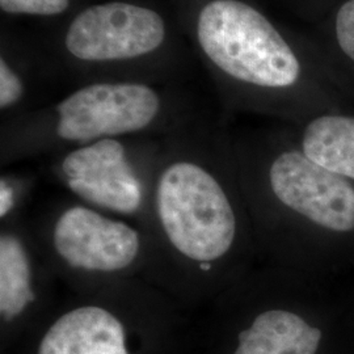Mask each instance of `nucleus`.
<instances>
[{
    "label": "nucleus",
    "instance_id": "1",
    "mask_svg": "<svg viewBox=\"0 0 354 354\" xmlns=\"http://www.w3.org/2000/svg\"><path fill=\"white\" fill-rule=\"evenodd\" d=\"M236 162L225 125L206 111L162 140L142 226L149 241L146 281L178 304L222 294L241 245L230 187Z\"/></svg>",
    "mask_w": 354,
    "mask_h": 354
},
{
    "label": "nucleus",
    "instance_id": "2",
    "mask_svg": "<svg viewBox=\"0 0 354 354\" xmlns=\"http://www.w3.org/2000/svg\"><path fill=\"white\" fill-rule=\"evenodd\" d=\"M177 24L228 106L292 114L344 92L308 30L253 0H169Z\"/></svg>",
    "mask_w": 354,
    "mask_h": 354
},
{
    "label": "nucleus",
    "instance_id": "3",
    "mask_svg": "<svg viewBox=\"0 0 354 354\" xmlns=\"http://www.w3.org/2000/svg\"><path fill=\"white\" fill-rule=\"evenodd\" d=\"M206 109L183 83L96 80L64 97L1 120L0 167L97 140L163 137Z\"/></svg>",
    "mask_w": 354,
    "mask_h": 354
},
{
    "label": "nucleus",
    "instance_id": "4",
    "mask_svg": "<svg viewBox=\"0 0 354 354\" xmlns=\"http://www.w3.org/2000/svg\"><path fill=\"white\" fill-rule=\"evenodd\" d=\"M44 45L61 79L183 83L192 51L172 10L150 0H91Z\"/></svg>",
    "mask_w": 354,
    "mask_h": 354
},
{
    "label": "nucleus",
    "instance_id": "5",
    "mask_svg": "<svg viewBox=\"0 0 354 354\" xmlns=\"http://www.w3.org/2000/svg\"><path fill=\"white\" fill-rule=\"evenodd\" d=\"M29 223L58 282L70 292L146 279L149 241L138 222L68 196Z\"/></svg>",
    "mask_w": 354,
    "mask_h": 354
},
{
    "label": "nucleus",
    "instance_id": "6",
    "mask_svg": "<svg viewBox=\"0 0 354 354\" xmlns=\"http://www.w3.org/2000/svg\"><path fill=\"white\" fill-rule=\"evenodd\" d=\"M163 137L97 140L53 155L46 167L70 197L142 225Z\"/></svg>",
    "mask_w": 354,
    "mask_h": 354
},
{
    "label": "nucleus",
    "instance_id": "7",
    "mask_svg": "<svg viewBox=\"0 0 354 354\" xmlns=\"http://www.w3.org/2000/svg\"><path fill=\"white\" fill-rule=\"evenodd\" d=\"M163 292L146 279L70 292L51 317L35 354H133L131 322Z\"/></svg>",
    "mask_w": 354,
    "mask_h": 354
},
{
    "label": "nucleus",
    "instance_id": "8",
    "mask_svg": "<svg viewBox=\"0 0 354 354\" xmlns=\"http://www.w3.org/2000/svg\"><path fill=\"white\" fill-rule=\"evenodd\" d=\"M266 188L281 207L320 227L354 230V185L310 160L299 145L276 146L266 155Z\"/></svg>",
    "mask_w": 354,
    "mask_h": 354
},
{
    "label": "nucleus",
    "instance_id": "9",
    "mask_svg": "<svg viewBox=\"0 0 354 354\" xmlns=\"http://www.w3.org/2000/svg\"><path fill=\"white\" fill-rule=\"evenodd\" d=\"M58 279L26 218L0 223V319L12 327L37 314L53 297Z\"/></svg>",
    "mask_w": 354,
    "mask_h": 354
},
{
    "label": "nucleus",
    "instance_id": "10",
    "mask_svg": "<svg viewBox=\"0 0 354 354\" xmlns=\"http://www.w3.org/2000/svg\"><path fill=\"white\" fill-rule=\"evenodd\" d=\"M61 79L44 42L21 37L10 29L0 36L1 120L37 108L41 89Z\"/></svg>",
    "mask_w": 354,
    "mask_h": 354
},
{
    "label": "nucleus",
    "instance_id": "11",
    "mask_svg": "<svg viewBox=\"0 0 354 354\" xmlns=\"http://www.w3.org/2000/svg\"><path fill=\"white\" fill-rule=\"evenodd\" d=\"M322 330L285 307H268L241 329L232 354H317Z\"/></svg>",
    "mask_w": 354,
    "mask_h": 354
},
{
    "label": "nucleus",
    "instance_id": "12",
    "mask_svg": "<svg viewBox=\"0 0 354 354\" xmlns=\"http://www.w3.org/2000/svg\"><path fill=\"white\" fill-rule=\"evenodd\" d=\"M298 145L314 163L354 180V115L328 112L308 118Z\"/></svg>",
    "mask_w": 354,
    "mask_h": 354
},
{
    "label": "nucleus",
    "instance_id": "13",
    "mask_svg": "<svg viewBox=\"0 0 354 354\" xmlns=\"http://www.w3.org/2000/svg\"><path fill=\"white\" fill-rule=\"evenodd\" d=\"M308 33L339 87L354 95V0H342Z\"/></svg>",
    "mask_w": 354,
    "mask_h": 354
},
{
    "label": "nucleus",
    "instance_id": "14",
    "mask_svg": "<svg viewBox=\"0 0 354 354\" xmlns=\"http://www.w3.org/2000/svg\"><path fill=\"white\" fill-rule=\"evenodd\" d=\"M91 0H0V11L8 17H29L59 23Z\"/></svg>",
    "mask_w": 354,
    "mask_h": 354
},
{
    "label": "nucleus",
    "instance_id": "15",
    "mask_svg": "<svg viewBox=\"0 0 354 354\" xmlns=\"http://www.w3.org/2000/svg\"><path fill=\"white\" fill-rule=\"evenodd\" d=\"M36 178L26 174L4 171L0 176V223L26 218V203Z\"/></svg>",
    "mask_w": 354,
    "mask_h": 354
},
{
    "label": "nucleus",
    "instance_id": "16",
    "mask_svg": "<svg viewBox=\"0 0 354 354\" xmlns=\"http://www.w3.org/2000/svg\"><path fill=\"white\" fill-rule=\"evenodd\" d=\"M288 12L308 26L323 20L342 0H276Z\"/></svg>",
    "mask_w": 354,
    "mask_h": 354
}]
</instances>
